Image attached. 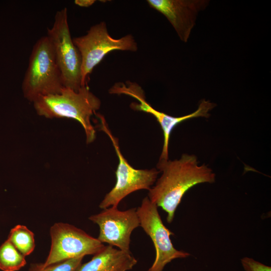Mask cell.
Here are the masks:
<instances>
[{
	"mask_svg": "<svg viewBox=\"0 0 271 271\" xmlns=\"http://www.w3.org/2000/svg\"><path fill=\"white\" fill-rule=\"evenodd\" d=\"M241 263L245 271H271L270 266L248 257L242 258Z\"/></svg>",
	"mask_w": 271,
	"mask_h": 271,
	"instance_id": "cell-15",
	"label": "cell"
},
{
	"mask_svg": "<svg viewBox=\"0 0 271 271\" xmlns=\"http://www.w3.org/2000/svg\"><path fill=\"white\" fill-rule=\"evenodd\" d=\"M137 263L130 251L108 245L94 254L90 260L81 264L76 271H127Z\"/></svg>",
	"mask_w": 271,
	"mask_h": 271,
	"instance_id": "cell-11",
	"label": "cell"
},
{
	"mask_svg": "<svg viewBox=\"0 0 271 271\" xmlns=\"http://www.w3.org/2000/svg\"><path fill=\"white\" fill-rule=\"evenodd\" d=\"M157 169L162 173L155 185L149 190L148 198L167 214L171 223L175 211L186 192L201 183H213L215 174L205 164L199 165L194 155L184 154L179 159L158 163Z\"/></svg>",
	"mask_w": 271,
	"mask_h": 271,
	"instance_id": "cell-1",
	"label": "cell"
},
{
	"mask_svg": "<svg viewBox=\"0 0 271 271\" xmlns=\"http://www.w3.org/2000/svg\"><path fill=\"white\" fill-rule=\"evenodd\" d=\"M47 36L53 46L63 86L78 91L82 86V58L71 36L66 8L56 12Z\"/></svg>",
	"mask_w": 271,
	"mask_h": 271,
	"instance_id": "cell-4",
	"label": "cell"
},
{
	"mask_svg": "<svg viewBox=\"0 0 271 271\" xmlns=\"http://www.w3.org/2000/svg\"><path fill=\"white\" fill-rule=\"evenodd\" d=\"M149 5L169 21L181 41L189 38L200 12L209 4L207 0H148Z\"/></svg>",
	"mask_w": 271,
	"mask_h": 271,
	"instance_id": "cell-10",
	"label": "cell"
},
{
	"mask_svg": "<svg viewBox=\"0 0 271 271\" xmlns=\"http://www.w3.org/2000/svg\"><path fill=\"white\" fill-rule=\"evenodd\" d=\"M26 263L25 256L8 239L0 246L1 270L17 271Z\"/></svg>",
	"mask_w": 271,
	"mask_h": 271,
	"instance_id": "cell-12",
	"label": "cell"
},
{
	"mask_svg": "<svg viewBox=\"0 0 271 271\" xmlns=\"http://www.w3.org/2000/svg\"><path fill=\"white\" fill-rule=\"evenodd\" d=\"M8 239L25 256L30 254L35 247L34 234L24 225H17L12 228Z\"/></svg>",
	"mask_w": 271,
	"mask_h": 271,
	"instance_id": "cell-13",
	"label": "cell"
},
{
	"mask_svg": "<svg viewBox=\"0 0 271 271\" xmlns=\"http://www.w3.org/2000/svg\"><path fill=\"white\" fill-rule=\"evenodd\" d=\"M83 257L71 258L47 266H43L42 263H34L30 264L28 271H76Z\"/></svg>",
	"mask_w": 271,
	"mask_h": 271,
	"instance_id": "cell-14",
	"label": "cell"
},
{
	"mask_svg": "<svg viewBox=\"0 0 271 271\" xmlns=\"http://www.w3.org/2000/svg\"><path fill=\"white\" fill-rule=\"evenodd\" d=\"M33 103L39 115L76 120L84 128L87 143L95 140L96 132L91 117L100 108L101 101L88 85L82 86L78 91L64 87L60 93L39 97Z\"/></svg>",
	"mask_w": 271,
	"mask_h": 271,
	"instance_id": "cell-2",
	"label": "cell"
},
{
	"mask_svg": "<svg viewBox=\"0 0 271 271\" xmlns=\"http://www.w3.org/2000/svg\"><path fill=\"white\" fill-rule=\"evenodd\" d=\"M89 219L98 225L99 233L97 238L101 243L130 251V235L140 226L136 208L120 211L117 207H111L90 216Z\"/></svg>",
	"mask_w": 271,
	"mask_h": 271,
	"instance_id": "cell-9",
	"label": "cell"
},
{
	"mask_svg": "<svg viewBox=\"0 0 271 271\" xmlns=\"http://www.w3.org/2000/svg\"><path fill=\"white\" fill-rule=\"evenodd\" d=\"M82 58V86L87 85L88 76L106 55L114 50L136 52L137 43L131 34L114 39L109 34L104 22L91 26L86 34L72 38Z\"/></svg>",
	"mask_w": 271,
	"mask_h": 271,
	"instance_id": "cell-5",
	"label": "cell"
},
{
	"mask_svg": "<svg viewBox=\"0 0 271 271\" xmlns=\"http://www.w3.org/2000/svg\"><path fill=\"white\" fill-rule=\"evenodd\" d=\"M50 250L43 266L69 259L94 255L104 247L97 238L67 223H55L50 228Z\"/></svg>",
	"mask_w": 271,
	"mask_h": 271,
	"instance_id": "cell-7",
	"label": "cell"
},
{
	"mask_svg": "<svg viewBox=\"0 0 271 271\" xmlns=\"http://www.w3.org/2000/svg\"><path fill=\"white\" fill-rule=\"evenodd\" d=\"M96 114L100 120L101 130L110 139L118 159L115 172L116 182L106 194L99 207L103 209L110 206L117 207L119 202L129 194L141 189L149 190L156 182L160 172L155 168L138 170L131 166L121 154L118 140L112 134L104 116L98 113Z\"/></svg>",
	"mask_w": 271,
	"mask_h": 271,
	"instance_id": "cell-6",
	"label": "cell"
},
{
	"mask_svg": "<svg viewBox=\"0 0 271 271\" xmlns=\"http://www.w3.org/2000/svg\"><path fill=\"white\" fill-rule=\"evenodd\" d=\"M63 85L53 46L47 36L34 45L22 84L24 97L32 102L41 96L60 93Z\"/></svg>",
	"mask_w": 271,
	"mask_h": 271,
	"instance_id": "cell-3",
	"label": "cell"
},
{
	"mask_svg": "<svg viewBox=\"0 0 271 271\" xmlns=\"http://www.w3.org/2000/svg\"><path fill=\"white\" fill-rule=\"evenodd\" d=\"M95 1L94 0H75V4L81 7H89L92 6Z\"/></svg>",
	"mask_w": 271,
	"mask_h": 271,
	"instance_id": "cell-16",
	"label": "cell"
},
{
	"mask_svg": "<svg viewBox=\"0 0 271 271\" xmlns=\"http://www.w3.org/2000/svg\"><path fill=\"white\" fill-rule=\"evenodd\" d=\"M137 211L140 226L151 238L156 250L155 259L148 271H163L173 259L190 256L188 252L174 247L170 238L173 233L164 224L158 206L148 196L143 199Z\"/></svg>",
	"mask_w": 271,
	"mask_h": 271,
	"instance_id": "cell-8",
	"label": "cell"
}]
</instances>
